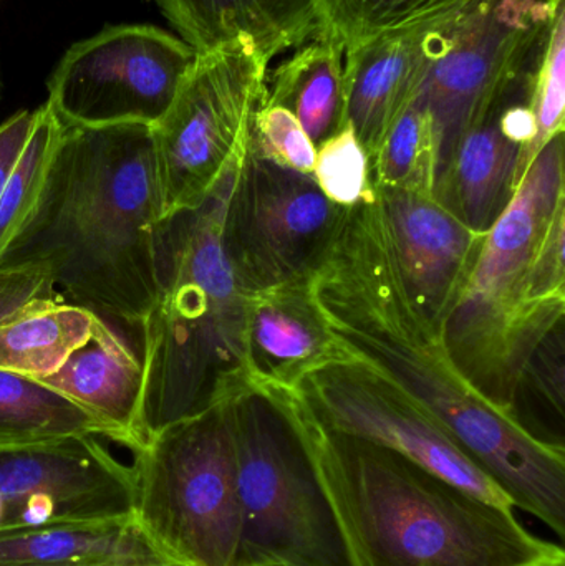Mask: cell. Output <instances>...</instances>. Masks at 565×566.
<instances>
[{
    "instance_id": "cell-23",
    "label": "cell",
    "mask_w": 565,
    "mask_h": 566,
    "mask_svg": "<svg viewBox=\"0 0 565 566\" xmlns=\"http://www.w3.org/2000/svg\"><path fill=\"white\" fill-rule=\"evenodd\" d=\"M93 436L108 428L62 392L22 373L0 369V448Z\"/></svg>"
},
{
    "instance_id": "cell-14",
    "label": "cell",
    "mask_w": 565,
    "mask_h": 566,
    "mask_svg": "<svg viewBox=\"0 0 565 566\" xmlns=\"http://www.w3.org/2000/svg\"><path fill=\"white\" fill-rule=\"evenodd\" d=\"M471 0H458L415 22L378 33L345 53L347 123L368 156L377 158L398 116L417 98L448 35Z\"/></svg>"
},
{
    "instance_id": "cell-11",
    "label": "cell",
    "mask_w": 565,
    "mask_h": 566,
    "mask_svg": "<svg viewBox=\"0 0 565 566\" xmlns=\"http://www.w3.org/2000/svg\"><path fill=\"white\" fill-rule=\"evenodd\" d=\"M565 0H471L421 85L417 102L433 136L437 199L454 151L480 118L501 80L550 36Z\"/></svg>"
},
{
    "instance_id": "cell-33",
    "label": "cell",
    "mask_w": 565,
    "mask_h": 566,
    "mask_svg": "<svg viewBox=\"0 0 565 566\" xmlns=\"http://www.w3.org/2000/svg\"><path fill=\"white\" fill-rule=\"evenodd\" d=\"M554 566H565V565H554Z\"/></svg>"
},
{
    "instance_id": "cell-34",
    "label": "cell",
    "mask_w": 565,
    "mask_h": 566,
    "mask_svg": "<svg viewBox=\"0 0 565 566\" xmlns=\"http://www.w3.org/2000/svg\"><path fill=\"white\" fill-rule=\"evenodd\" d=\"M2 2H3V0H0V3H2Z\"/></svg>"
},
{
    "instance_id": "cell-29",
    "label": "cell",
    "mask_w": 565,
    "mask_h": 566,
    "mask_svg": "<svg viewBox=\"0 0 565 566\" xmlns=\"http://www.w3.org/2000/svg\"><path fill=\"white\" fill-rule=\"evenodd\" d=\"M565 108V2L554 13L553 27L547 39L546 52L537 73L533 96V112L536 118V136L524 153L521 175L524 176L537 153L554 138L564 133Z\"/></svg>"
},
{
    "instance_id": "cell-32",
    "label": "cell",
    "mask_w": 565,
    "mask_h": 566,
    "mask_svg": "<svg viewBox=\"0 0 565 566\" xmlns=\"http://www.w3.org/2000/svg\"><path fill=\"white\" fill-rule=\"evenodd\" d=\"M272 566H289V565H272Z\"/></svg>"
},
{
    "instance_id": "cell-10",
    "label": "cell",
    "mask_w": 565,
    "mask_h": 566,
    "mask_svg": "<svg viewBox=\"0 0 565 566\" xmlns=\"http://www.w3.org/2000/svg\"><path fill=\"white\" fill-rule=\"evenodd\" d=\"M195 59L185 40L158 27H105L66 50L45 103L63 126H155Z\"/></svg>"
},
{
    "instance_id": "cell-28",
    "label": "cell",
    "mask_w": 565,
    "mask_h": 566,
    "mask_svg": "<svg viewBox=\"0 0 565 566\" xmlns=\"http://www.w3.org/2000/svg\"><path fill=\"white\" fill-rule=\"evenodd\" d=\"M312 176L322 192L341 208H354L372 198L370 163L348 123L318 146Z\"/></svg>"
},
{
    "instance_id": "cell-18",
    "label": "cell",
    "mask_w": 565,
    "mask_h": 566,
    "mask_svg": "<svg viewBox=\"0 0 565 566\" xmlns=\"http://www.w3.org/2000/svg\"><path fill=\"white\" fill-rule=\"evenodd\" d=\"M513 70L501 80L480 118L461 139L437 195L438 201L477 234H486L493 228L523 178L524 145L503 123L504 90Z\"/></svg>"
},
{
    "instance_id": "cell-12",
    "label": "cell",
    "mask_w": 565,
    "mask_h": 566,
    "mask_svg": "<svg viewBox=\"0 0 565 566\" xmlns=\"http://www.w3.org/2000/svg\"><path fill=\"white\" fill-rule=\"evenodd\" d=\"M295 388L331 431L390 449L486 501L511 507L423 406L350 353L312 369Z\"/></svg>"
},
{
    "instance_id": "cell-22",
    "label": "cell",
    "mask_w": 565,
    "mask_h": 566,
    "mask_svg": "<svg viewBox=\"0 0 565 566\" xmlns=\"http://www.w3.org/2000/svg\"><path fill=\"white\" fill-rule=\"evenodd\" d=\"M344 66V49L315 35L274 70L264 103L287 108L318 148L347 125Z\"/></svg>"
},
{
    "instance_id": "cell-4",
    "label": "cell",
    "mask_w": 565,
    "mask_h": 566,
    "mask_svg": "<svg viewBox=\"0 0 565 566\" xmlns=\"http://www.w3.org/2000/svg\"><path fill=\"white\" fill-rule=\"evenodd\" d=\"M242 158L198 206L171 212L156 226V298L139 325L145 442L249 386L251 293L239 285L222 242Z\"/></svg>"
},
{
    "instance_id": "cell-26",
    "label": "cell",
    "mask_w": 565,
    "mask_h": 566,
    "mask_svg": "<svg viewBox=\"0 0 565 566\" xmlns=\"http://www.w3.org/2000/svg\"><path fill=\"white\" fill-rule=\"evenodd\" d=\"M458 0H315L317 33L347 53L365 40L415 22Z\"/></svg>"
},
{
    "instance_id": "cell-19",
    "label": "cell",
    "mask_w": 565,
    "mask_h": 566,
    "mask_svg": "<svg viewBox=\"0 0 565 566\" xmlns=\"http://www.w3.org/2000/svg\"><path fill=\"white\" fill-rule=\"evenodd\" d=\"M305 281L249 296V385H297L312 369L344 355Z\"/></svg>"
},
{
    "instance_id": "cell-3",
    "label": "cell",
    "mask_w": 565,
    "mask_h": 566,
    "mask_svg": "<svg viewBox=\"0 0 565 566\" xmlns=\"http://www.w3.org/2000/svg\"><path fill=\"white\" fill-rule=\"evenodd\" d=\"M254 386V385H251ZM311 448L354 566L565 565L561 545L494 504L381 446L331 431L295 385H261Z\"/></svg>"
},
{
    "instance_id": "cell-9",
    "label": "cell",
    "mask_w": 565,
    "mask_h": 566,
    "mask_svg": "<svg viewBox=\"0 0 565 566\" xmlns=\"http://www.w3.org/2000/svg\"><path fill=\"white\" fill-rule=\"evenodd\" d=\"M347 209L314 176L245 148L222 222V242L239 285L265 292L304 281L318 264Z\"/></svg>"
},
{
    "instance_id": "cell-5",
    "label": "cell",
    "mask_w": 565,
    "mask_h": 566,
    "mask_svg": "<svg viewBox=\"0 0 565 566\" xmlns=\"http://www.w3.org/2000/svg\"><path fill=\"white\" fill-rule=\"evenodd\" d=\"M564 133L531 161L483 244L441 333L464 378L511 415L537 346L565 319Z\"/></svg>"
},
{
    "instance_id": "cell-27",
    "label": "cell",
    "mask_w": 565,
    "mask_h": 566,
    "mask_svg": "<svg viewBox=\"0 0 565 566\" xmlns=\"http://www.w3.org/2000/svg\"><path fill=\"white\" fill-rule=\"evenodd\" d=\"M62 129V123L46 103L36 108L32 135L0 196V255L19 234L42 195Z\"/></svg>"
},
{
    "instance_id": "cell-17",
    "label": "cell",
    "mask_w": 565,
    "mask_h": 566,
    "mask_svg": "<svg viewBox=\"0 0 565 566\" xmlns=\"http://www.w3.org/2000/svg\"><path fill=\"white\" fill-rule=\"evenodd\" d=\"M100 318L92 335L76 346L62 365L39 379L92 412L108 428L112 441L132 449L143 448V361L128 339Z\"/></svg>"
},
{
    "instance_id": "cell-8",
    "label": "cell",
    "mask_w": 565,
    "mask_h": 566,
    "mask_svg": "<svg viewBox=\"0 0 565 566\" xmlns=\"http://www.w3.org/2000/svg\"><path fill=\"white\" fill-rule=\"evenodd\" d=\"M268 80L269 62L251 43L196 53L168 112L151 126L163 218L198 206L244 155Z\"/></svg>"
},
{
    "instance_id": "cell-1",
    "label": "cell",
    "mask_w": 565,
    "mask_h": 566,
    "mask_svg": "<svg viewBox=\"0 0 565 566\" xmlns=\"http://www.w3.org/2000/svg\"><path fill=\"white\" fill-rule=\"evenodd\" d=\"M308 296L332 338L423 406L511 507L565 535V452L527 434L454 365L441 326L411 300L374 199L345 211Z\"/></svg>"
},
{
    "instance_id": "cell-7",
    "label": "cell",
    "mask_w": 565,
    "mask_h": 566,
    "mask_svg": "<svg viewBox=\"0 0 565 566\" xmlns=\"http://www.w3.org/2000/svg\"><path fill=\"white\" fill-rule=\"evenodd\" d=\"M133 521L171 566H236L241 505L226 405L135 452Z\"/></svg>"
},
{
    "instance_id": "cell-31",
    "label": "cell",
    "mask_w": 565,
    "mask_h": 566,
    "mask_svg": "<svg viewBox=\"0 0 565 566\" xmlns=\"http://www.w3.org/2000/svg\"><path fill=\"white\" fill-rule=\"evenodd\" d=\"M35 119L36 109H22L0 125V196L22 158Z\"/></svg>"
},
{
    "instance_id": "cell-24",
    "label": "cell",
    "mask_w": 565,
    "mask_h": 566,
    "mask_svg": "<svg viewBox=\"0 0 565 566\" xmlns=\"http://www.w3.org/2000/svg\"><path fill=\"white\" fill-rule=\"evenodd\" d=\"M565 332L557 326L537 346L514 392V421L537 441L565 452Z\"/></svg>"
},
{
    "instance_id": "cell-16",
    "label": "cell",
    "mask_w": 565,
    "mask_h": 566,
    "mask_svg": "<svg viewBox=\"0 0 565 566\" xmlns=\"http://www.w3.org/2000/svg\"><path fill=\"white\" fill-rule=\"evenodd\" d=\"M100 318L63 296L43 268L0 269V369L50 375Z\"/></svg>"
},
{
    "instance_id": "cell-30",
    "label": "cell",
    "mask_w": 565,
    "mask_h": 566,
    "mask_svg": "<svg viewBox=\"0 0 565 566\" xmlns=\"http://www.w3.org/2000/svg\"><path fill=\"white\" fill-rule=\"evenodd\" d=\"M249 148L295 171H314L317 148L287 108L262 105L252 119Z\"/></svg>"
},
{
    "instance_id": "cell-20",
    "label": "cell",
    "mask_w": 565,
    "mask_h": 566,
    "mask_svg": "<svg viewBox=\"0 0 565 566\" xmlns=\"http://www.w3.org/2000/svg\"><path fill=\"white\" fill-rule=\"evenodd\" d=\"M196 53L251 43L269 63L317 33L315 0H156Z\"/></svg>"
},
{
    "instance_id": "cell-25",
    "label": "cell",
    "mask_w": 565,
    "mask_h": 566,
    "mask_svg": "<svg viewBox=\"0 0 565 566\" xmlns=\"http://www.w3.org/2000/svg\"><path fill=\"white\" fill-rule=\"evenodd\" d=\"M433 166L430 119L423 106L415 98L398 116L377 158L370 163L372 185L414 189L431 195Z\"/></svg>"
},
{
    "instance_id": "cell-6",
    "label": "cell",
    "mask_w": 565,
    "mask_h": 566,
    "mask_svg": "<svg viewBox=\"0 0 565 566\" xmlns=\"http://www.w3.org/2000/svg\"><path fill=\"white\" fill-rule=\"evenodd\" d=\"M224 405L241 505L236 566H354L291 411L251 385Z\"/></svg>"
},
{
    "instance_id": "cell-15",
    "label": "cell",
    "mask_w": 565,
    "mask_h": 566,
    "mask_svg": "<svg viewBox=\"0 0 565 566\" xmlns=\"http://www.w3.org/2000/svg\"><path fill=\"white\" fill-rule=\"evenodd\" d=\"M372 192L411 300L443 325L484 234L471 231L430 192L374 185Z\"/></svg>"
},
{
    "instance_id": "cell-13",
    "label": "cell",
    "mask_w": 565,
    "mask_h": 566,
    "mask_svg": "<svg viewBox=\"0 0 565 566\" xmlns=\"http://www.w3.org/2000/svg\"><path fill=\"white\" fill-rule=\"evenodd\" d=\"M135 479L98 438L0 448V534L133 521Z\"/></svg>"
},
{
    "instance_id": "cell-21",
    "label": "cell",
    "mask_w": 565,
    "mask_h": 566,
    "mask_svg": "<svg viewBox=\"0 0 565 566\" xmlns=\"http://www.w3.org/2000/svg\"><path fill=\"white\" fill-rule=\"evenodd\" d=\"M0 566H171L135 521L0 534Z\"/></svg>"
},
{
    "instance_id": "cell-2",
    "label": "cell",
    "mask_w": 565,
    "mask_h": 566,
    "mask_svg": "<svg viewBox=\"0 0 565 566\" xmlns=\"http://www.w3.org/2000/svg\"><path fill=\"white\" fill-rule=\"evenodd\" d=\"M161 219L151 126H63L42 195L0 269L43 268L70 302L139 328L156 298Z\"/></svg>"
}]
</instances>
